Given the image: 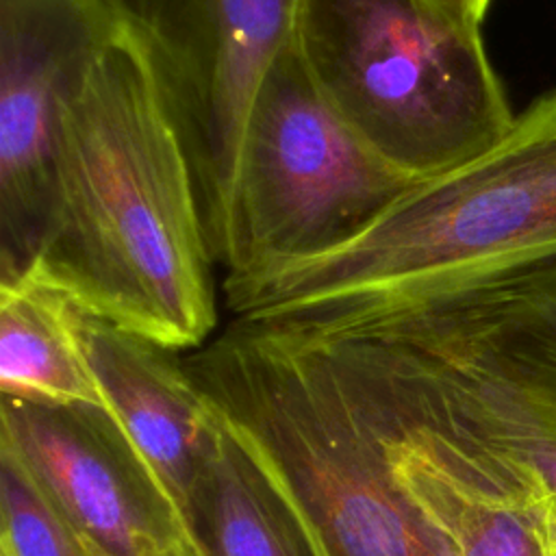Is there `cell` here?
I'll list each match as a JSON object with an SVG mask.
<instances>
[{
    "label": "cell",
    "instance_id": "9c48e42d",
    "mask_svg": "<svg viewBox=\"0 0 556 556\" xmlns=\"http://www.w3.org/2000/svg\"><path fill=\"white\" fill-rule=\"evenodd\" d=\"M119 0H0V278L41 248L63 104Z\"/></svg>",
    "mask_w": 556,
    "mask_h": 556
},
{
    "label": "cell",
    "instance_id": "9a60e30c",
    "mask_svg": "<svg viewBox=\"0 0 556 556\" xmlns=\"http://www.w3.org/2000/svg\"><path fill=\"white\" fill-rule=\"evenodd\" d=\"M417 2H421L434 11H443V13L482 24L491 0H417Z\"/></svg>",
    "mask_w": 556,
    "mask_h": 556
},
{
    "label": "cell",
    "instance_id": "8992f818",
    "mask_svg": "<svg viewBox=\"0 0 556 556\" xmlns=\"http://www.w3.org/2000/svg\"><path fill=\"white\" fill-rule=\"evenodd\" d=\"M415 180L339 117L291 37L248 111L217 258L224 280L256 278L341 248Z\"/></svg>",
    "mask_w": 556,
    "mask_h": 556
},
{
    "label": "cell",
    "instance_id": "ba28073f",
    "mask_svg": "<svg viewBox=\"0 0 556 556\" xmlns=\"http://www.w3.org/2000/svg\"><path fill=\"white\" fill-rule=\"evenodd\" d=\"M11 452L87 556H163L189 528L109 408L0 400Z\"/></svg>",
    "mask_w": 556,
    "mask_h": 556
},
{
    "label": "cell",
    "instance_id": "8fae6325",
    "mask_svg": "<svg viewBox=\"0 0 556 556\" xmlns=\"http://www.w3.org/2000/svg\"><path fill=\"white\" fill-rule=\"evenodd\" d=\"M80 339L106 408L185 519L193 489L215 450L217 413L174 350L87 313L80 321Z\"/></svg>",
    "mask_w": 556,
    "mask_h": 556
},
{
    "label": "cell",
    "instance_id": "5b68a950",
    "mask_svg": "<svg viewBox=\"0 0 556 556\" xmlns=\"http://www.w3.org/2000/svg\"><path fill=\"white\" fill-rule=\"evenodd\" d=\"M293 41L339 117L417 180L484 152L515 122L480 22L417 0H300Z\"/></svg>",
    "mask_w": 556,
    "mask_h": 556
},
{
    "label": "cell",
    "instance_id": "7c38bea8",
    "mask_svg": "<svg viewBox=\"0 0 556 556\" xmlns=\"http://www.w3.org/2000/svg\"><path fill=\"white\" fill-rule=\"evenodd\" d=\"M217 421L213 456L185 513L187 528L202 552L206 556H328L311 519L254 443L219 413Z\"/></svg>",
    "mask_w": 556,
    "mask_h": 556
},
{
    "label": "cell",
    "instance_id": "3957f363",
    "mask_svg": "<svg viewBox=\"0 0 556 556\" xmlns=\"http://www.w3.org/2000/svg\"><path fill=\"white\" fill-rule=\"evenodd\" d=\"M182 361L298 500L328 556H458L395 476L384 402L352 341L232 319Z\"/></svg>",
    "mask_w": 556,
    "mask_h": 556
},
{
    "label": "cell",
    "instance_id": "2e32d148",
    "mask_svg": "<svg viewBox=\"0 0 556 556\" xmlns=\"http://www.w3.org/2000/svg\"><path fill=\"white\" fill-rule=\"evenodd\" d=\"M163 556H206V554L202 552V547L195 543V539H193L191 532H189L187 539H185L180 545H176L172 552H167V554H163Z\"/></svg>",
    "mask_w": 556,
    "mask_h": 556
},
{
    "label": "cell",
    "instance_id": "6da1fadb",
    "mask_svg": "<svg viewBox=\"0 0 556 556\" xmlns=\"http://www.w3.org/2000/svg\"><path fill=\"white\" fill-rule=\"evenodd\" d=\"M215 263L178 102L122 7L63 104L33 267L87 315L180 352L217 326Z\"/></svg>",
    "mask_w": 556,
    "mask_h": 556
},
{
    "label": "cell",
    "instance_id": "52a82bcc",
    "mask_svg": "<svg viewBox=\"0 0 556 556\" xmlns=\"http://www.w3.org/2000/svg\"><path fill=\"white\" fill-rule=\"evenodd\" d=\"M178 102L215 258L252 98L295 33L300 0H119Z\"/></svg>",
    "mask_w": 556,
    "mask_h": 556
},
{
    "label": "cell",
    "instance_id": "5bb4252c",
    "mask_svg": "<svg viewBox=\"0 0 556 556\" xmlns=\"http://www.w3.org/2000/svg\"><path fill=\"white\" fill-rule=\"evenodd\" d=\"M0 556H87L15 456L0 447Z\"/></svg>",
    "mask_w": 556,
    "mask_h": 556
},
{
    "label": "cell",
    "instance_id": "30bf717a",
    "mask_svg": "<svg viewBox=\"0 0 556 556\" xmlns=\"http://www.w3.org/2000/svg\"><path fill=\"white\" fill-rule=\"evenodd\" d=\"M387 415L389 456L397 480L454 541L458 556H556V513L515 500L484 482L408 404L380 354L356 334Z\"/></svg>",
    "mask_w": 556,
    "mask_h": 556
},
{
    "label": "cell",
    "instance_id": "7a4b0ae2",
    "mask_svg": "<svg viewBox=\"0 0 556 556\" xmlns=\"http://www.w3.org/2000/svg\"><path fill=\"white\" fill-rule=\"evenodd\" d=\"M556 261V87L484 152L415 180L321 256L224 280L232 319L313 326L456 293Z\"/></svg>",
    "mask_w": 556,
    "mask_h": 556
},
{
    "label": "cell",
    "instance_id": "4fadbf2b",
    "mask_svg": "<svg viewBox=\"0 0 556 556\" xmlns=\"http://www.w3.org/2000/svg\"><path fill=\"white\" fill-rule=\"evenodd\" d=\"M85 311L37 267L0 278L2 395L106 408L83 350Z\"/></svg>",
    "mask_w": 556,
    "mask_h": 556
},
{
    "label": "cell",
    "instance_id": "277c9868",
    "mask_svg": "<svg viewBox=\"0 0 556 556\" xmlns=\"http://www.w3.org/2000/svg\"><path fill=\"white\" fill-rule=\"evenodd\" d=\"M302 328L367 339L484 482L556 513V261Z\"/></svg>",
    "mask_w": 556,
    "mask_h": 556
}]
</instances>
